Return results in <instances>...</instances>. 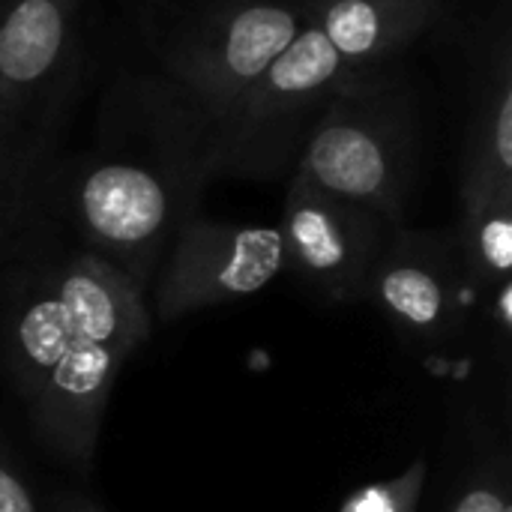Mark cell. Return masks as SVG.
Wrapping results in <instances>:
<instances>
[{
  "label": "cell",
  "mask_w": 512,
  "mask_h": 512,
  "mask_svg": "<svg viewBox=\"0 0 512 512\" xmlns=\"http://www.w3.org/2000/svg\"><path fill=\"white\" fill-rule=\"evenodd\" d=\"M72 321V342L39 393L27 402L39 444L87 468L123 363L147 342L153 318L144 288L126 273L81 252L51 273Z\"/></svg>",
  "instance_id": "6da1fadb"
},
{
  "label": "cell",
  "mask_w": 512,
  "mask_h": 512,
  "mask_svg": "<svg viewBox=\"0 0 512 512\" xmlns=\"http://www.w3.org/2000/svg\"><path fill=\"white\" fill-rule=\"evenodd\" d=\"M207 180L210 129L195 123L177 141H162L156 156H87L69 186V207L90 252L144 288Z\"/></svg>",
  "instance_id": "7a4b0ae2"
},
{
  "label": "cell",
  "mask_w": 512,
  "mask_h": 512,
  "mask_svg": "<svg viewBox=\"0 0 512 512\" xmlns=\"http://www.w3.org/2000/svg\"><path fill=\"white\" fill-rule=\"evenodd\" d=\"M294 174L402 225L417 174V99L405 78L354 69L318 114Z\"/></svg>",
  "instance_id": "3957f363"
},
{
  "label": "cell",
  "mask_w": 512,
  "mask_h": 512,
  "mask_svg": "<svg viewBox=\"0 0 512 512\" xmlns=\"http://www.w3.org/2000/svg\"><path fill=\"white\" fill-rule=\"evenodd\" d=\"M354 69L360 66H348L306 21L210 132V177L276 180L294 174L318 114Z\"/></svg>",
  "instance_id": "277c9868"
},
{
  "label": "cell",
  "mask_w": 512,
  "mask_h": 512,
  "mask_svg": "<svg viewBox=\"0 0 512 512\" xmlns=\"http://www.w3.org/2000/svg\"><path fill=\"white\" fill-rule=\"evenodd\" d=\"M309 0H213L162 48L168 78L213 132L306 27Z\"/></svg>",
  "instance_id": "5b68a950"
},
{
  "label": "cell",
  "mask_w": 512,
  "mask_h": 512,
  "mask_svg": "<svg viewBox=\"0 0 512 512\" xmlns=\"http://www.w3.org/2000/svg\"><path fill=\"white\" fill-rule=\"evenodd\" d=\"M285 267L330 303H354L369 294L375 264L396 228L381 213L330 195L291 174L282 222Z\"/></svg>",
  "instance_id": "8992f818"
},
{
  "label": "cell",
  "mask_w": 512,
  "mask_h": 512,
  "mask_svg": "<svg viewBox=\"0 0 512 512\" xmlns=\"http://www.w3.org/2000/svg\"><path fill=\"white\" fill-rule=\"evenodd\" d=\"M285 270L276 225H237L189 216L177 234L156 288V318L180 321L192 312L264 291Z\"/></svg>",
  "instance_id": "52a82bcc"
},
{
  "label": "cell",
  "mask_w": 512,
  "mask_h": 512,
  "mask_svg": "<svg viewBox=\"0 0 512 512\" xmlns=\"http://www.w3.org/2000/svg\"><path fill=\"white\" fill-rule=\"evenodd\" d=\"M468 273L453 237L396 225L375 264L369 294L390 321L420 339H447L468 321Z\"/></svg>",
  "instance_id": "ba28073f"
},
{
  "label": "cell",
  "mask_w": 512,
  "mask_h": 512,
  "mask_svg": "<svg viewBox=\"0 0 512 512\" xmlns=\"http://www.w3.org/2000/svg\"><path fill=\"white\" fill-rule=\"evenodd\" d=\"M84 0H12L0 12V96L27 123L63 96L81 48Z\"/></svg>",
  "instance_id": "9c48e42d"
},
{
  "label": "cell",
  "mask_w": 512,
  "mask_h": 512,
  "mask_svg": "<svg viewBox=\"0 0 512 512\" xmlns=\"http://www.w3.org/2000/svg\"><path fill=\"white\" fill-rule=\"evenodd\" d=\"M450 0H309V24L348 66H378L417 45Z\"/></svg>",
  "instance_id": "30bf717a"
},
{
  "label": "cell",
  "mask_w": 512,
  "mask_h": 512,
  "mask_svg": "<svg viewBox=\"0 0 512 512\" xmlns=\"http://www.w3.org/2000/svg\"><path fill=\"white\" fill-rule=\"evenodd\" d=\"M72 342L69 312L54 288V279L45 276L12 312L9 339H6V366L15 393L24 405L48 381L60 357Z\"/></svg>",
  "instance_id": "8fae6325"
},
{
  "label": "cell",
  "mask_w": 512,
  "mask_h": 512,
  "mask_svg": "<svg viewBox=\"0 0 512 512\" xmlns=\"http://www.w3.org/2000/svg\"><path fill=\"white\" fill-rule=\"evenodd\" d=\"M462 159V189L512 192V66L504 48L471 117Z\"/></svg>",
  "instance_id": "7c38bea8"
},
{
  "label": "cell",
  "mask_w": 512,
  "mask_h": 512,
  "mask_svg": "<svg viewBox=\"0 0 512 512\" xmlns=\"http://www.w3.org/2000/svg\"><path fill=\"white\" fill-rule=\"evenodd\" d=\"M462 219L453 237L462 267L477 288H495L510 279L512 267V192L459 189Z\"/></svg>",
  "instance_id": "4fadbf2b"
},
{
  "label": "cell",
  "mask_w": 512,
  "mask_h": 512,
  "mask_svg": "<svg viewBox=\"0 0 512 512\" xmlns=\"http://www.w3.org/2000/svg\"><path fill=\"white\" fill-rule=\"evenodd\" d=\"M429 477V465L423 459L411 462L399 477L366 483L351 492L336 512H417Z\"/></svg>",
  "instance_id": "5bb4252c"
},
{
  "label": "cell",
  "mask_w": 512,
  "mask_h": 512,
  "mask_svg": "<svg viewBox=\"0 0 512 512\" xmlns=\"http://www.w3.org/2000/svg\"><path fill=\"white\" fill-rule=\"evenodd\" d=\"M450 512H512L510 489L504 477H480L474 480L450 507Z\"/></svg>",
  "instance_id": "9a60e30c"
},
{
  "label": "cell",
  "mask_w": 512,
  "mask_h": 512,
  "mask_svg": "<svg viewBox=\"0 0 512 512\" xmlns=\"http://www.w3.org/2000/svg\"><path fill=\"white\" fill-rule=\"evenodd\" d=\"M21 129H24V120H21L18 111L0 96V180L9 177V171H12L15 162H18Z\"/></svg>",
  "instance_id": "2e32d148"
},
{
  "label": "cell",
  "mask_w": 512,
  "mask_h": 512,
  "mask_svg": "<svg viewBox=\"0 0 512 512\" xmlns=\"http://www.w3.org/2000/svg\"><path fill=\"white\" fill-rule=\"evenodd\" d=\"M0 512H39L30 489L15 474L9 459L0 453Z\"/></svg>",
  "instance_id": "e0dca14e"
},
{
  "label": "cell",
  "mask_w": 512,
  "mask_h": 512,
  "mask_svg": "<svg viewBox=\"0 0 512 512\" xmlns=\"http://www.w3.org/2000/svg\"><path fill=\"white\" fill-rule=\"evenodd\" d=\"M492 315H495V324L504 336H510L512 330V282L504 279L495 285V303H492Z\"/></svg>",
  "instance_id": "ac0fdd59"
},
{
  "label": "cell",
  "mask_w": 512,
  "mask_h": 512,
  "mask_svg": "<svg viewBox=\"0 0 512 512\" xmlns=\"http://www.w3.org/2000/svg\"><path fill=\"white\" fill-rule=\"evenodd\" d=\"M66 512H102L96 504H90V501H81V498H75V501H69V507Z\"/></svg>",
  "instance_id": "d6986e66"
},
{
  "label": "cell",
  "mask_w": 512,
  "mask_h": 512,
  "mask_svg": "<svg viewBox=\"0 0 512 512\" xmlns=\"http://www.w3.org/2000/svg\"><path fill=\"white\" fill-rule=\"evenodd\" d=\"M9 3H12V0H0V12H3V9H6Z\"/></svg>",
  "instance_id": "ffe728a7"
}]
</instances>
